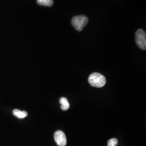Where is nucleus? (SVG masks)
I'll return each instance as SVG.
<instances>
[{
  "label": "nucleus",
  "instance_id": "f03ea898",
  "mask_svg": "<svg viewBox=\"0 0 146 146\" xmlns=\"http://www.w3.org/2000/svg\"><path fill=\"white\" fill-rule=\"evenodd\" d=\"M88 23V18L84 15L75 16L72 19V24L78 31H82Z\"/></svg>",
  "mask_w": 146,
  "mask_h": 146
},
{
  "label": "nucleus",
  "instance_id": "0eeeda50",
  "mask_svg": "<svg viewBox=\"0 0 146 146\" xmlns=\"http://www.w3.org/2000/svg\"><path fill=\"white\" fill-rule=\"evenodd\" d=\"M37 3L39 5L52 7L53 5V0H37Z\"/></svg>",
  "mask_w": 146,
  "mask_h": 146
},
{
  "label": "nucleus",
  "instance_id": "6e6552de",
  "mask_svg": "<svg viewBox=\"0 0 146 146\" xmlns=\"http://www.w3.org/2000/svg\"><path fill=\"white\" fill-rule=\"evenodd\" d=\"M117 143H118L117 140L115 138H113L108 140L107 146H116L117 145Z\"/></svg>",
  "mask_w": 146,
  "mask_h": 146
},
{
  "label": "nucleus",
  "instance_id": "39448f33",
  "mask_svg": "<svg viewBox=\"0 0 146 146\" xmlns=\"http://www.w3.org/2000/svg\"><path fill=\"white\" fill-rule=\"evenodd\" d=\"M13 115L19 119H24L28 116V113L27 111L25 110L21 111L18 109H15L13 110Z\"/></svg>",
  "mask_w": 146,
  "mask_h": 146
},
{
  "label": "nucleus",
  "instance_id": "423d86ee",
  "mask_svg": "<svg viewBox=\"0 0 146 146\" xmlns=\"http://www.w3.org/2000/svg\"><path fill=\"white\" fill-rule=\"evenodd\" d=\"M60 103L61 104V108L63 110H67L69 108V103L68 102V100L66 98H61L60 99Z\"/></svg>",
  "mask_w": 146,
  "mask_h": 146
},
{
  "label": "nucleus",
  "instance_id": "f257e3e1",
  "mask_svg": "<svg viewBox=\"0 0 146 146\" xmlns=\"http://www.w3.org/2000/svg\"><path fill=\"white\" fill-rule=\"evenodd\" d=\"M89 83L94 87L101 88L106 83V79L104 76L98 73L91 74L88 78Z\"/></svg>",
  "mask_w": 146,
  "mask_h": 146
},
{
  "label": "nucleus",
  "instance_id": "7ed1b4c3",
  "mask_svg": "<svg viewBox=\"0 0 146 146\" xmlns=\"http://www.w3.org/2000/svg\"><path fill=\"white\" fill-rule=\"evenodd\" d=\"M135 41L137 46L142 50H146V32L142 29H138L135 33Z\"/></svg>",
  "mask_w": 146,
  "mask_h": 146
},
{
  "label": "nucleus",
  "instance_id": "20e7f679",
  "mask_svg": "<svg viewBox=\"0 0 146 146\" xmlns=\"http://www.w3.org/2000/svg\"><path fill=\"white\" fill-rule=\"evenodd\" d=\"M54 140L58 146H65L67 145V139L62 131H58L54 133Z\"/></svg>",
  "mask_w": 146,
  "mask_h": 146
}]
</instances>
